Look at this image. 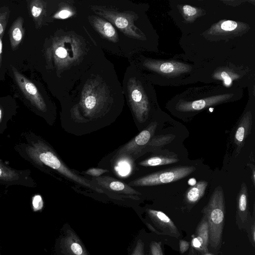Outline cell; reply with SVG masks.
<instances>
[{"label":"cell","instance_id":"7c38bea8","mask_svg":"<svg viewBox=\"0 0 255 255\" xmlns=\"http://www.w3.org/2000/svg\"><path fill=\"white\" fill-rule=\"evenodd\" d=\"M209 233L207 219L205 215L198 224L195 234L191 241L192 248L202 253H207L208 251Z\"/></svg>","mask_w":255,"mask_h":255},{"label":"cell","instance_id":"9a60e30c","mask_svg":"<svg viewBox=\"0 0 255 255\" xmlns=\"http://www.w3.org/2000/svg\"><path fill=\"white\" fill-rule=\"evenodd\" d=\"M23 19L22 17H18L13 22L9 31L11 48L13 50L17 49L22 40L24 34L23 27Z\"/></svg>","mask_w":255,"mask_h":255},{"label":"cell","instance_id":"f1b7e54d","mask_svg":"<svg viewBox=\"0 0 255 255\" xmlns=\"http://www.w3.org/2000/svg\"><path fill=\"white\" fill-rule=\"evenodd\" d=\"M32 204L34 211L40 210L43 206V202L41 197L39 196H35L33 199Z\"/></svg>","mask_w":255,"mask_h":255},{"label":"cell","instance_id":"277c9868","mask_svg":"<svg viewBox=\"0 0 255 255\" xmlns=\"http://www.w3.org/2000/svg\"><path fill=\"white\" fill-rule=\"evenodd\" d=\"M196 170L193 166H180L165 169L137 178L129 183L130 186H151L169 183L185 178Z\"/></svg>","mask_w":255,"mask_h":255},{"label":"cell","instance_id":"7402d4cb","mask_svg":"<svg viewBox=\"0 0 255 255\" xmlns=\"http://www.w3.org/2000/svg\"><path fill=\"white\" fill-rule=\"evenodd\" d=\"M181 11L184 16H187V20L191 17H195L198 16V13L199 12L196 8L189 5H184L181 6Z\"/></svg>","mask_w":255,"mask_h":255},{"label":"cell","instance_id":"484cf974","mask_svg":"<svg viewBox=\"0 0 255 255\" xmlns=\"http://www.w3.org/2000/svg\"><path fill=\"white\" fill-rule=\"evenodd\" d=\"M7 13L6 12H0V36L2 37L6 24Z\"/></svg>","mask_w":255,"mask_h":255},{"label":"cell","instance_id":"d6986e66","mask_svg":"<svg viewBox=\"0 0 255 255\" xmlns=\"http://www.w3.org/2000/svg\"><path fill=\"white\" fill-rule=\"evenodd\" d=\"M145 243L140 237H137L131 245L128 255H145Z\"/></svg>","mask_w":255,"mask_h":255},{"label":"cell","instance_id":"83f0119b","mask_svg":"<svg viewBox=\"0 0 255 255\" xmlns=\"http://www.w3.org/2000/svg\"><path fill=\"white\" fill-rule=\"evenodd\" d=\"M104 30L105 34L108 37H112L115 35V30L113 26L109 22L104 24Z\"/></svg>","mask_w":255,"mask_h":255},{"label":"cell","instance_id":"ffe728a7","mask_svg":"<svg viewBox=\"0 0 255 255\" xmlns=\"http://www.w3.org/2000/svg\"><path fill=\"white\" fill-rule=\"evenodd\" d=\"M19 178L18 174L15 171L0 164V180L12 181Z\"/></svg>","mask_w":255,"mask_h":255},{"label":"cell","instance_id":"603a6c76","mask_svg":"<svg viewBox=\"0 0 255 255\" xmlns=\"http://www.w3.org/2000/svg\"><path fill=\"white\" fill-rule=\"evenodd\" d=\"M248 233V236L249 241L252 246L255 247V219H253L252 223L246 229Z\"/></svg>","mask_w":255,"mask_h":255},{"label":"cell","instance_id":"e0dca14e","mask_svg":"<svg viewBox=\"0 0 255 255\" xmlns=\"http://www.w3.org/2000/svg\"><path fill=\"white\" fill-rule=\"evenodd\" d=\"M175 135L166 134L153 136L142 152V155L148 151H155L171 142L174 138Z\"/></svg>","mask_w":255,"mask_h":255},{"label":"cell","instance_id":"e575fe53","mask_svg":"<svg viewBox=\"0 0 255 255\" xmlns=\"http://www.w3.org/2000/svg\"><path fill=\"white\" fill-rule=\"evenodd\" d=\"M252 179H253V184L254 185H255V168H254L253 169V171H252Z\"/></svg>","mask_w":255,"mask_h":255},{"label":"cell","instance_id":"cb8c5ba5","mask_svg":"<svg viewBox=\"0 0 255 255\" xmlns=\"http://www.w3.org/2000/svg\"><path fill=\"white\" fill-rule=\"evenodd\" d=\"M238 24L233 20H226L222 23L221 28L225 31H231L237 28Z\"/></svg>","mask_w":255,"mask_h":255},{"label":"cell","instance_id":"ba28073f","mask_svg":"<svg viewBox=\"0 0 255 255\" xmlns=\"http://www.w3.org/2000/svg\"><path fill=\"white\" fill-rule=\"evenodd\" d=\"M92 181L103 190L106 189L111 192L121 194L134 200H138L137 195L141 194L130 186L112 177L99 176L93 178Z\"/></svg>","mask_w":255,"mask_h":255},{"label":"cell","instance_id":"5b68a950","mask_svg":"<svg viewBox=\"0 0 255 255\" xmlns=\"http://www.w3.org/2000/svg\"><path fill=\"white\" fill-rule=\"evenodd\" d=\"M146 219L144 221L147 228L159 235H166L178 238L180 234L172 220L160 211L146 209Z\"/></svg>","mask_w":255,"mask_h":255},{"label":"cell","instance_id":"d4e9b609","mask_svg":"<svg viewBox=\"0 0 255 255\" xmlns=\"http://www.w3.org/2000/svg\"><path fill=\"white\" fill-rule=\"evenodd\" d=\"M108 170L98 168H92L85 172V174L94 177H99L102 174L108 172Z\"/></svg>","mask_w":255,"mask_h":255},{"label":"cell","instance_id":"d590c367","mask_svg":"<svg viewBox=\"0 0 255 255\" xmlns=\"http://www.w3.org/2000/svg\"><path fill=\"white\" fill-rule=\"evenodd\" d=\"M188 255H196L194 252L193 248H191Z\"/></svg>","mask_w":255,"mask_h":255},{"label":"cell","instance_id":"4dcf8cb0","mask_svg":"<svg viewBox=\"0 0 255 255\" xmlns=\"http://www.w3.org/2000/svg\"><path fill=\"white\" fill-rule=\"evenodd\" d=\"M190 243L186 241L181 240L179 241V251L181 254H184L189 249Z\"/></svg>","mask_w":255,"mask_h":255},{"label":"cell","instance_id":"4316f807","mask_svg":"<svg viewBox=\"0 0 255 255\" xmlns=\"http://www.w3.org/2000/svg\"><path fill=\"white\" fill-rule=\"evenodd\" d=\"M96 105V98L93 96H90L87 97L85 100V105L87 109L92 110L94 108Z\"/></svg>","mask_w":255,"mask_h":255},{"label":"cell","instance_id":"7a4b0ae2","mask_svg":"<svg viewBox=\"0 0 255 255\" xmlns=\"http://www.w3.org/2000/svg\"><path fill=\"white\" fill-rule=\"evenodd\" d=\"M28 156L39 164L47 166L57 171L65 177L81 186L99 193L104 191L92 180L79 175L69 169L46 144L39 141L26 149Z\"/></svg>","mask_w":255,"mask_h":255},{"label":"cell","instance_id":"3957f363","mask_svg":"<svg viewBox=\"0 0 255 255\" xmlns=\"http://www.w3.org/2000/svg\"><path fill=\"white\" fill-rule=\"evenodd\" d=\"M201 212L205 216L208 225L209 244L213 249L219 250L221 246L225 215V196L221 186L215 188Z\"/></svg>","mask_w":255,"mask_h":255},{"label":"cell","instance_id":"836d02e7","mask_svg":"<svg viewBox=\"0 0 255 255\" xmlns=\"http://www.w3.org/2000/svg\"><path fill=\"white\" fill-rule=\"evenodd\" d=\"M2 37L0 36V68L2 65Z\"/></svg>","mask_w":255,"mask_h":255},{"label":"cell","instance_id":"8d00e7d4","mask_svg":"<svg viewBox=\"0 0 255 255\" xmlns=\"http://www.w3.org/2000/svg\"><path fill=\"white\" fill-rule=\"evenodd\" d=\"M1 116H2V112H1V110L0 108V121L1 120Z\"/></svg>","mask_w":255,"mask_h":255},{"label":"cell","instance_id":"2e32d148","mask_svg":"<svg viewBox=\"0 0 255 255\" xmlns=\"http://www.w3.org/2000/svg\"><path fill=\"white\" fill-rule=\"evenodd\" d=\"M207 186V181L200 180L188 188L185 195L186 202L191 205L197 203L204 196Z\"/></svg>","mask_w":255,"mask_h":255},{"label":"cell","instance_id":"d6a6232c","mask_svg":"<svg viewBox=\"0 0 255 255\" xmlns=\"http://www.w3.org/2000/svg\"><path fill=\"white\" fill-rule=\"evenodd\" d=\"M70 14V11H69L68 10H63L59 13L58 16L60 18H66L68 16H69V15Z\"/></svg>","mask_w":255,"mask_h":255},{"label":"cell","instance_id":"6da1fadb","mask_svg":"<svg viewBox=\"0 0 255 255\" xmlns=\"http://www.w3.org/2000/svg\"><path fill=\"white\" fill-rule=\"evenodd\" d=\"M242 90L238 88L221 85L193 87L176 95L171 103H175L177 112L197 113L209 107L235 100L240 98Z\"/></svg>","mask_w":255,"mask_h":255},{"label":"cell","instance_id":"8992f818","mask_svg":"<svg viewBox=\"0 0 255 255\" xmlns=\"http://www.w3.org/2000/svg\"><path fill=\"white\" fill-rule=\"evenodd\" d=\"M157 126L156 122L150 123L145 129L121 147L115 155H126L134 160L142 155V152L153 137Z\"/></svg>","mask_w":255,"mask_h":255},{"label":"cell","instance_id":"1f68e13d","mask_svg":"<svg viewBox=\"0 0 255 255\" xmlns=\"http://www.w3.org/2000/svg\"><path fill=\"white\" fill-rule=\"evenodd\" d=\"M55 53L56 55L61 58H64L66 56L67 52L66 50L62 47H59L55 51Z\"/></svg>","mask_w":255,"mask_h":255},{"label":"cell","instance_id":"30bf717a","mask_svg":"<svg viewBox=\"0 0 255 255\" xmlns=\"http://www.w3.org/2000/svg\"><path fill=\"white\" fill-rule=\"evenodd\" d=\"M60 248L64 255H90L78 235L67 224L64 227Z\"/></svg>","mask_w":255,"mask_h":255},{"label":"cell","instance_id":"4fadbf2b","mask_svg":"<svg viewBox=\"0 0 255 255\" xmlns=\"http://www.w3.org/2000/svg\"><path fill=\"white\" fill-rule=\"evenodd\" d=\"M114 169L117 175L121 177H127L133 171L134 160L126 155H115L114 157Z\"/></svg>","mask_w":255,"mask_h":255},{"label":"cell","instance_id":"5bb4252c","mask_svg":"<svg viewBox=\"0 0 255 255\" xmlns=\"http://www.w3.org/2000/svg\"><path fill=\"white\" fill-rule=\"evenodd\" d=\"M178 161L177 155L174 153L167 152L159 154L147 158L139 163L142 166H156L176 163Z\"/></svg>","mask_w":255,"mask_h":255},{"label":"cell","instance_id":"ac0fdd59","mask_svg":"<svg viewBox=\"0 0 255 255\" xmlns=\"http://www.w3.org/2000/svg\"><path fill=\"white\" fill-rule=\"evenodd\" d=\"M29 9L31 16L35 22L38 23L43 11V4L39 0H32L29 3Z\"/></svg>","mask_w":255,"mask_h":255},{"label":"cell","instance_id":"9c48e42d","mask_svg":"<svg viewBox=\"0 0 255 255\" xmlns=\"http://www.w3.org/2000/svg\"><path fill=\"white\" fill-rule=\"evenodd\" d=\"M249 195L248 187L245 182L241 186L237 196L236 223L241 230L246 231L254 219L251 216L249 208Z\"/></svg>","mask_w":255,"mask_h":255},{"label":"cell","instance_id":"f546056e","mask_svg":"<svg viewBox=\"0 0 255 255\" xmlns=\"http://www.w3.org/2000/svg\"><path fill=\"white\" fill-rule=\"evenodd\" d=\"M115 24L119 28H124L128 26V22L126 18L119 17L116 19Z\"/></svg>","mask_w":255,"mask_h":255},{"label":"cell","instance_id":"8fae6325","mask_svg":"<svg viewBox=\"0 0 255 255\" xmlns=\"http://www.w3.org/2000/svg\"><path fill=\"white\" fill-rule=\"evenodd\" d=\"M252 125L253 115L250 111H248L241 118L235 133L234 142L237 154L244 147L246 139L251 133Z\"/></svg>","mask_w":255,"mask_h":255},{"label":"cell","instance_id":"44dd1931","mask_svg":"<svg viewBox=\"0 0 255 255\" xmlns=\"http://www.w3.org/2000/svg\"><path fill=\"white\" fill-rule=\"evenodd\" d=\"M145 255H164L161 247V242L151 241L148 246V249Z\"/></svg>","mask_w":255,"mask_h":255},{"label":"cell","instance_id":"52a82bcc","mask_svg":"<svg viewBox=\"0 0 255 255\" xmlns=\"http://www.w3.org/2000/svg\"><path fill=\"white\" fill-rule=\"evenodd\" d=\"M11 69L15 81L26 98L38 110L44 111L45 103L35 85L13 66Z\"/></svg>","mask_w":255,"mask_h":255}]
</instances>
